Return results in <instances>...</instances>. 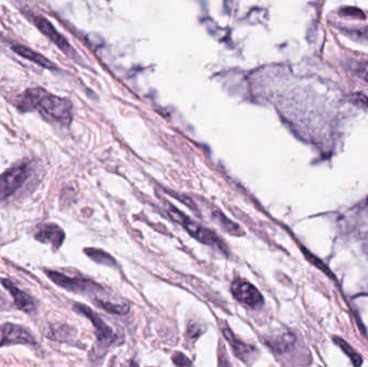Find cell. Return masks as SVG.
I'll use <instances>...</instances> for the list:
<instances>
[{
  "label": "cell",
  "instance_id": "obj_2",
  "mask_svg": "<svg viewBox=\"0 0 368 367\" xmlns=\"http://www.w3.org/2000/svg\"><path fill=\"white\" fill-rule=\"evenodd\" d=\"M167 213L173 218V220H175L179 225H182L193 237L200 240V243H205V245H209V246H214L220 249V250L225 251L223 241L218 238L214 231L202 227L196 222L192 221L190 218L183 215L180 210L173 207L171 205H167Z\"/></svg>",
  "mask_w": 368,
  "mask_h": 367
},
{
  "label": "cell",
  "instance_id": "obj_11",
  "mask_svg": "<svg viewBox=\"0 0 368 367\" xmlns=\"http://www.w3.org/2000/svg\"><path fill=\"white\" fill-rule=\"evenodd\" d=\"M13 51L17 53L21 58H25V60H31V62L35 63L38 66L45 68V70H55L56 66L53 64L52 60H49L48 58H45V55L40 54L37 51L33 50V49L29 48V47L23 46V44H13L11 47Z\"/></svg>",
  "mask_w": 368,
  "mask_h": 367
},
{
  "label": "cell",
  "instance_id": "obj_17",
  "mask_svg": "<svg viewBox=\"0 0 368 367\" xmlns=\"http://www.w3.org/2000/svg\"><path fill=\"white\" fill-rule=\"evenodd\" d=\"M303 251H304V254L306 255L307 260L310 261V263H312V264H314V266L317 267V268H319L321 272H323L324 274L328 275V276L330 277V278H334V276H333L332 275V272L328 270V267L326 266V265L324 264L322 261L319 260V259L316 258L314 254H312V253L308 252V251L307 250H305L304 248H303Z\"/></svg>",
  "mask_w": 368,
  "mask_h": 367
},
{
  "label": "cell",
  "instance_id": "obj_9",
  "mask_svg": "<svg viewBox=\"0 0 368 367\" xmlns=\"http://www.w3.org/2000/svg\"><path fill=\"white\" fill-rule=\"evenodd\" d=\"M35 238L43 243H50L55 249L62 247L65 240V233L58 225L45 223L39 225L35 233Z\"/></svg>",
  "mask_w": 368,
  "mask_h": 367
},
{
  "label": "cell",
  "instance_id": "obj_10",
  "mask_svg": "<svg viewBox=\"0 0 368 367\" xmlns=\"http://www.w3.org/2000/svg\"><path fill=\"white\" fill-rule=\"evenodd\" d=\"M1 284L13 296L17 309L27 313H33L36 310V304L33 302V297L19 290L15 284H13V282H10L9 279H1Z\"/></svg>",
  "mask_w": 368,
  "mask_h": 367
},
{
  "label": "cell",
  "instance_id": "obj_12",
  "mask_svg": "<svg viewBox=\"0 0 368 367\" xmlns=\"http://www.w3.org/2000/svg\"><path fill=\"white\" fill-rule=\"evenodd\" d=\"M222 332H223V335L224 337H225L226 341L230 343L232 348H233L234 353L237 355L240 360L247 361L250 357H252V354L255 352V348H253V347L249 346L247 343L239 341V339L234 335L233 332L228 329V327H224V329H222Z\"/></svg>",
  "mask_w": 368,
  "mask_h": 367
},
{
  "label": "cell",
  "instance_id": "obj_22",
  "mask_svg": "<svg viewBox=\"0 0 368 367\" xmlns=\"http://www.w3.org/2000/svg\"><path fill=\"white\" fill-rule=\"evenodd\" d=\"M358 97H359V99L361 100L364 105H366L368 107V97H366V96L363 95V94H359Z\"/></svg>",
  "mask_w": 368,
  "mask_h": 367
},
{
  "label": "cell",
  "instance_id": "obj_3",
  "mask_svg": "<svg viewBox=\"0 0 368 367\" xmlns=\"http://www.w3.org/2000/svg\"><path fill=\"white\" fill-rule=\"evenodd\" d=\"M31 174L29 163H22L0 176V200L7 199L19 190Z\"/></svg>",
  "mask_w": 368,
  "mask_h": 367
},
{
  "label": "cell",
  "instance_id": "obj_18",
  "mask_svg": "<svg viewBox=\"0 0 368 367\" xmlns=\"http://www.w3.org/2000/svg\"><path fill=\"white\" fill-rule=\"evenodd\" d=\"M340 15L342 17H353V19H365V15H364L362 10L358 9V8L347 7L340 10Z\"/></svg>",
  "mask_w": 368,
  "mask_h": 367
},
{
  "label": "cell",
  "instance_id": "obj_20",
  "mask_svg": "<svg viewBox=\"0 0 368 367\" xmlns=\"http://www.w3.org/2000/svg\"><path fill=\"white\" fill-rule=\"evenodd\" d=\"M358 74H359L362 79L368 82V62L361 64V66L359 67V70H358Z\"/></svg>",
  "mask_w": 368,
  "mask_h": 367
},
{
  "label": "cell",
  "instance_id": "obj_19",
  "mask_svg": "<svg viewBox=\"0 0 368 367\" xmlns=\"http://www.w3.org/2000/svg\"><path fill=\"white\" fill-rule=\"evenodd\" d=\"M175 364L178 366H186V365H192V362L186 358V355H183L182 353H177L173 358Z\"/></svg>",
  "mask_w": 368,
  "mask_h": 367
},
{
  "label": "cell",
  "instance_id": "obj_16",
  "mask_svg": "<svg viewBox=\"0 0 368 367\" xmlns=\"http://www.w3.org/2000/svg\"><path fill=\"white\" fill-rule=\"evenodd\" d=\"M335 341L336 343H337L338 345L342 347V350L349 355V358L351 359L352 362H353V364L355 365V366H359V365L362 364L361 357H360V355L358 354V353H356L355 351H354L353 349H352L351 347H350L349 345H348V343L344 341V339L336 337Z\"/></svg>",
  "mask_w": 368,
  "mask_h": 367
},
{
  "label": "cell",
  "instance_id": "obj_13",
  "mask_svg": "<svg viewBox=\"0 0 368 367\" xmlns=\"http://www.w3.org/2000/svg\"><path fill=\"white\" fill-rule=\"evenodd\" d=\"M84 252L88 254V258L95 261L96 263H99V264L108 265V266H115V264H117V262L112 258L111 255L104 252L102 250L90 248L86 249Z\"/></svg>",
  "mask_w": 368,
  "mask_h": 367
},
{
  "label": "cell",
  "instance_id": "obj_21",
  "mask_svg": "<svg viewBox=\"0 0 368 367\" xmlns=\"http://www.w3.org/2000/svg\"><path fill=\"white\" fill-rule=\"evenodd\" d=\"M356 35H358L359 37H361V38L368 39V26H366L365 28L356 31Z\"/></svg>",
  "mask_w": 368,
  "mask_h": 367
},
{
  "label": "cell",
  "instance_id": "obj_15",
  "mask_svg": "<svg viewBox=\"0 0 368 367\" xmlns=\"http://www.w3.org/2000/svg\"><path fill=\"white\" fill-rule=\"evenodd\" d=\"M96 304L110 313L124 315V313L129 311V306L127 305H117V304L107 303V302H102V300H98V302H96Z\"/></svg>",
  "mask_w": 368,
  "mask_h": 367
},
{
  "label": "cell",
  "instance_id": "obj_8",
  "mask_svg": "<svg viewBox=\"0 0 368 367\" xmlns=\"http://www.w3.org/2000/svg\"><path fill=\"white\" fill-rule=\"evenodd\" d=\"M74 310L86 316L88 319L92 321L96 329V335H97L98 343H99L100 347H109L111 343H114V341H115V335H114L113 332L106 325L105 322L102 321L94 313L93 310L90 309L88 306L82 305V304H76L74 305Z\"/></svg>",
  "mask_w": 368,
  "mask_h": 367
},
{
  "label": "cell",
  "instance_id": "obj_5",
  "mask_svg": "<svg viewBox=\"0 0 368 367\" xmlns=\"http://www.w3.org/2000/svg\"><path fill=\"white\" fill-rule=\"evenodd\" d=\"M31 22L42 35H45L49 40L52 41L55 46L63 51L67 56H70V58L74 56V51L70 46V43L63 36L62 33L57 31L54 25L47 17H42V15H31Z\"/></svg>",
  "mask_w": 368,
  "mask_h": 367
},
{
  "label": "cell",
  "instance_id": "obj_14",
  "mask_svg": "<svg viewBox=\"0 0 368 367\" xmlns=\"http://www.w3.org/2000/svg\"><path fill=\"white\" fill-rule=\"evenodd\" d=\"M214 217L216 218L218 225H221L226 231L228 233L234 234V235H240L243 234V231H240V227L237 225H235L231 220L227 219L221 211H216L214 213Z\"/></svg>",
  "mask_w": 368,
  "mask_h": 367
},
{
  "label": "cell",
  "instance_id": "obj_6",
  "mask_svg": "<svg viewBox=\"0 0 368 367\" xmlns=\"http://www.w3.org/2000/svg\"><path fill=\"white\" fill-rule=\"evenodd\" d=\"M17 343L35 345L36 339L25 327L13 323L0 325V347L17 345Z\"/></svg>",
  "mask_w": 368,
  "mask_h": 367
},
{
  "label": "cell",
  "instance_id": "obj_4",
  "mask_svg": "<svg viewBox=\"0 0 368 367\" xmlns=\"http://www.w3.org/2000/svg\"><path fill=\"white\" fill-rule=\"evenodd\" d=\"M47 276L52 280L54 284L67 291L74 292V293L90 294L97 293L102 291V288L99 284L92 280L83 279V278H72L61 272H53V270H45Z\"/></svg>",
  "mask_w": 368,
  "mask_h": 367
},
{
  "label": "cell",
  "instance_id": "obj_7",
  "mask_svg": "<svg viewBox=\"0 0 368 367\" xmlns=\"http://www.w3.org/2000/svg\"><path fill=\"white\" fill-rule=\"evenodd\" d=\"M234 297L241 304L251 308H257L263 305L264 300L262 294L255 286L241 279L234 280L231 288Z\"/></svg>",
  "mask_w": 368,
  "mask_h": 367
},
{
  "label": "cell",
  "instance_id": "obj_1",
  "mask_svg": "<svg viewBox=\"0 0 368 367\" xmlns=\"http://www.w3.org/2000/svg\"><path fill=\"white\" fill-rule=\"evenodd\" d=\"M15 106L23 113L37 110L45 117L62 125L72 121V105L66 98L53 95L42 88H31L17 96Z\"/></svg>",
  "mask_w": 368,
  "mask_h": 367
},
{
  "label": "cell",
  "instance_id": "obj_23",
  "mask_svg": "<svg viewBox=\"0 0 368 367\" xmlns=\"http://www.w3.org/2000/svg\"><path fill=\"white\" fill-rule=\"evenodd\" d=\"M7 305V302H6L5 297H3V294L0 293V308L3 307V306Z\"/></svg>",
  "mask_w": 368,
  "mask_h": 367
}]
</instances>
